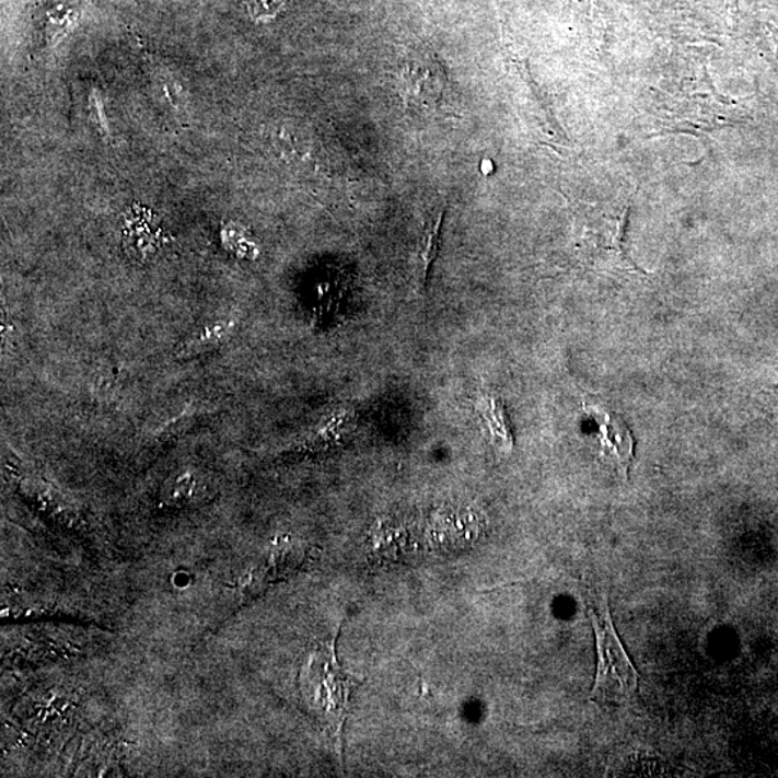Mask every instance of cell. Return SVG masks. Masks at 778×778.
Here are the masks:
<instances>
[{
	"label": "cell",
	"mask_w": 778,
	"mask_h": 778,
	"mask_svg": "<svg viewBox=\"0 0 778 778\" xmlns=\"http://www.w3.org/2000/svg\"><path fill=\"white\" fill-rule=\"evenodd\" d=\"M585 603L597 649V672L590 699L609 707L631 704L639 690V672L614 626L607 591L587 594Z\"/></svg>",
	"instance_id": "obj_1"
},
{
	"label": "cell",
	"mask_w": 778,
	"mask_h": 778,
	"mask_svg": "<svg viewBox=\"0 0 778 778\" xmlns=\"http://www.w3.org/2000/svg\"><path fill=\"white\" fill-rule=\"evenodd\" d=\"M361 682L340 669L336 662L335 646L329 643L318 649L304 667V699L336 735L342 736L350 695Z\"/></svg>",
	"instance_id": "obj_2"
},
{
	"label": "cell",
	"mask_w": 778,
	"mask_h": 778,
	"mask_svg": "<svg viewBox=\"0 0 778 778\" xmlns=\"http://www.w3.org/2000/svg\"><path fill=\"white\" fill-rule=\"evenodd\" d=\"M585 414L593 422L600 456L627 479L635 458V439L629 427L617 414L599 403L587 404Z\"/></svg>",
	"instance_id": "obj_3"
},
{
	"label": "cell",
	"mask_w": 778,
	"mask_h": 778,
	"mask_svg": "<svg viewBox=\"0 0 778 778\" xmlns=\"http://www.w3.org/2000/svg\"><path fill=\"white\" fill-rule=\"evenodd\" d=\"M481 413H484L486 426L489 427L493 444L498 445V449L503 453L512 452V426L502 399L495 397V395H488L481 399Z\"/></svg>",
	"instance_id": "obj_4"
},
{
	"label": "cell",
	"mask_w": 778,
	"mask_h": 778,
	"mask_svg": "<svg viewBox=\"0 0 778 778\" xmlns=\"http://www.w3.org/2000/svg\"><path fill=\"white\" fill-rule=\"evenodd\" d=\"M229 332L230 325L227 322H218L216 325L205 327L201 334L182 346L177 357H195V355L207 352L225 340Z\"/></svg>",
	"instance_id": "obj_5"
},
{
	"label": "cell",
	"mask_w": 778,
	"mask_h": 778,
	"mask_svg": "<svg viewBox=\"0 0 778 778\" xmlns=\"http://www.w3.org/2000/svg\"><path fill=\"white\" fill-rule=\"evenodd\" d=\"M441 222H443V212L440 213L439 218H437V221L432 222L429 229H427L425 236H422L420 262L421 280L425 281L427 279V276H429L431 264L432 262H434L436 258L437 245H439L440 241Z\"/></svg>",
	"instance_id": "obj_6"
}]
</instances>
